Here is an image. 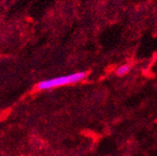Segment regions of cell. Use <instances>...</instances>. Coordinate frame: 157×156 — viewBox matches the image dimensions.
I'll list each match as a JSON object with an SVG mask.
<instances>
[{"label": "cell", "instance_id": "7a4b0ae2", "mask_svg": "<svg viewBox=\"0 0 157 156\" xmlns=\"http://www.w3.org/2000/svg\"><path fill=\"white\" fill-rule=\"evenodd\" d=\"M129 71H130V66L128 64H123L116 69V75L122 77V76L127 75Z\"/></svg>", "mask_w": 157, "mask_h": 156}, {"label": "cell", "instance_id": "6da1fadb", "mask_svg": "<svg viewBox=\"0 0 157 156\" xmlns=\"http://www.w3.org/2000/svg\"><path fill=\"white\" fill-rule=\"evenodd\" d=\"M86 77H87V73L86 72H77V73L69 74V75L56 77V78H53V79H48V80L39 82L36 84V89L37 90H48V89H53L56 87L64 86V85L74 84V83L83 81Z\"/></svg>", "mask_w": 157, "mask_h": 156}]
</instances>
